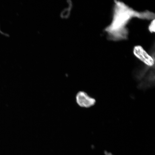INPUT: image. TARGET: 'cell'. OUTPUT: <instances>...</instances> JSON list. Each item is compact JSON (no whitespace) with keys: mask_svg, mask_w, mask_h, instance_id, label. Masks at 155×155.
Segmentation results:
<instances>
[{"mask_svg":"<svg viewBox=\"0 0 155 155\" xmlns=\"http://www.w3.org/2000/svg\"><path fill=\"white\" fill-rule=\"evenodd\" d=\"M154 67H151L140 79L138 87L145 89L152 86L154 84Z\"/></svg>","mask_w":155,"mask_h":155,"instance_id":"4","label":"cell"},{"mask_svg":"<svg viewBox=\"0 0 155 155\" xmlns=\"http://www.w3.org/2000/svg\"><path fill=\"white\" fill-rule=\"evenodd\" d=\"M155 19H153L148 26V30L152 33L155 32Z\"/></svg>","mask_w":155,"mask_h":155,"instance_id":"5","label":"cell"},{"mask_svg":"<svg viewBox=\"0 0 155 155\" xmlns=\"http://www.w3.org/2000/svg\"><path fill=\"white\" fill-rule=\"evenodd\" d=\"M115 6L112 21L105 29L109 39L114 40L127 38L128 30L126 26L133 17L153 19L155 15L148 11L139 12L129 7L123 3L115 1Z\"/></svg>","mask_w":155,"mask_h":155,"instance_id":"1","label":"cell"},{"mask_svg":"<svg viewBox=\"0 0 155 155\" xmlns=\"http://www.w3.org/2000/svg\"><path fill=\"white\" fill-rule=\"evenodd\" d=\"M76 102L80 107L89 108L94 105L96 103L95 99L89 96L84 91H79L75 96Z\"/></svg>","mask_w":155,"mask_h":155,"instance_id":"3","label":"cell"},{"mask_svg":"<svg viewBox=\"0 0 155 155\" xmlns=\"http://www.w3.org/2000/svg\"><path fill=\"white\" fill-rule=\"evenodd\" d=\"M134 55L147 66L152 67L154 65V59L140 45L134 46L133 50Z\"/></svg>","mask_w":155,"mask_h":155,"instance_id":"2","label":"cell"}]
</instances>
